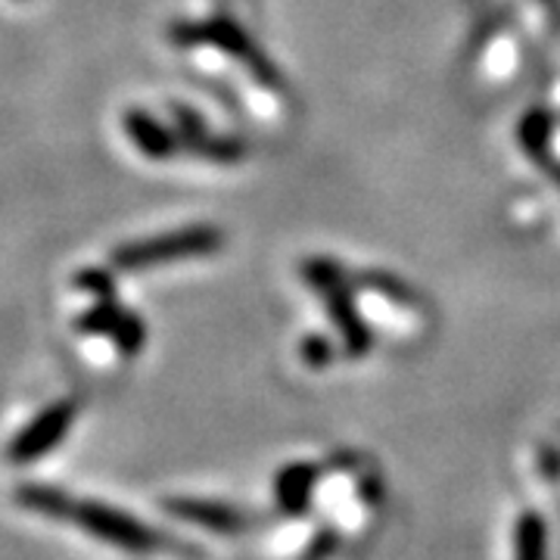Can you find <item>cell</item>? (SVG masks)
<instances>
[{
	"mask_svg": "<svg viewBox=\"0 0 560 560\" xmlns=\"http://www.w3.org/2000/svg\"><path fill=\"white\" fill-rule=\"evenodd\" d=\"M79 415V408L72 401H62V405H54L40 415L20 440L10 445V458L16 464H28V460L47 455L50 448H57L60 440L66 436V430L72 427V420Z\"/></svg>",
	"mask_w": 560,
	"mask_h": 560,
	"instance_id": "cell-2",
	"label": "cell"
},
{
	"mask_svg": "<svg viewBox=\"0 0 560 560\" xmlns=\"http://www.w3.org/2000/svg\"><path fill=\"white\" fill-rule=\"evenodd\" d=\"M22 504H28L32 511L38 514H50V517H62V521L79 523L81 529L94 533L97 539L113 541L119 548H128V551H150L160 545V533L140 526L138 521L125 517V514H116L113 508H103V504H91V501H72L62 492H54V489H22L20 492Z\"/></svg>",
	"mask_w": 560,
	"mask_h": 560,
	"instance_id": "cell-1",
	"label": "cell"
},
{
	"mask_svg": "<svg viewBox=\"0 0 560 560\" xmlns=\"http://www.w3.org/2000/svg\"><path fill=\"white\" fill-rule=\"evenodd\" d=\"M172 511L184 517V521L206 523V526H237V517L228 514V508L221 511L215 504H202V501H172Z\"/></svg>",
	"mask_w": 560,
	"mask_h": 560,
	"instance_id": "cell-4",
	"label": "cell"
},
{
	"mask_svg": "<svg viewBox=\"0 0 560 560\" xmlns=\"http://www.w3.org/2000/svg\"><path fill=\"white\" fill-rule=\"evenodd\" d=\"M215 246V237L209 231H187V234H172L168 241L143 243V246H131L119 253L121 268H147V265H160L165 259H178V256H194V253H206Z\"/></svg>",
	"mask_w": 560,
	"mask_h": 560,
	"instance_id": "cell-3",
	"label": "cell"
}]
</instances>
